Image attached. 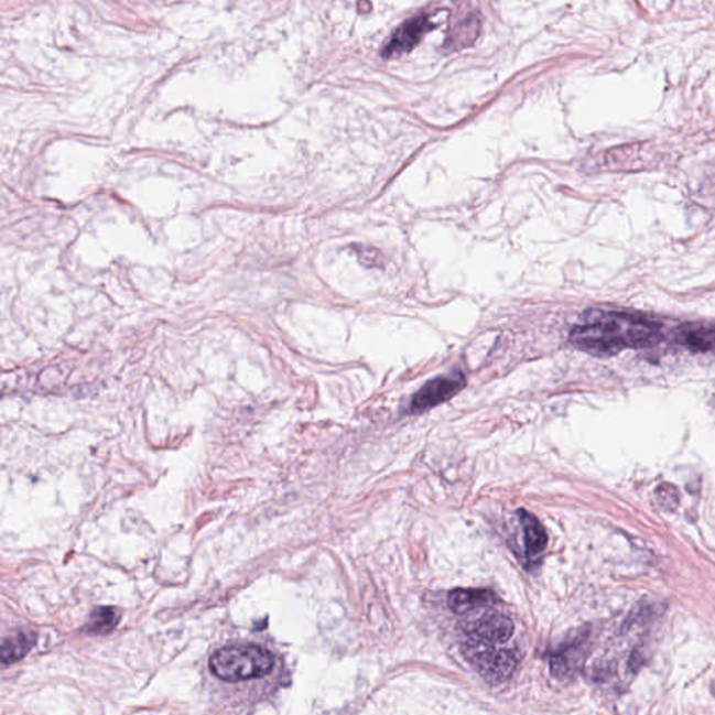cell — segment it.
Returning <instances> with one entry per match:
<instances>
[{"label":"cell","instance_id":"cell-3","mask_svg":"<svg viewBox=\"0 0 715 715\" xmlns=\"http://www.w3.org/2000/svg\"><path fill=\"white\" fill-rule=\"evenodd\" d=\"M463 652L466 659L472 662L475 671L492 685L510 680L520 662L518 650L500 649V646L479 644L463 640Z\"/></svg>","mask_w":715,"mask_h":715},{"label":"cell","instance_id":"cell-1","mask_svg":"<svg viewBox=\"0 0 715 715\" xmlns=\"http://www.w3.org/2000/svg\"><path fill=\"white\" fill-rule=\"evenodd\" d=\"M659 340L657 323L622 312L588 311L571 333L574 347L594 355L617 354Z\"/></svg>","mask_w":715,"mask_h":715},{"label":"cell","instance_id":"cell-11","mask_svg":"<svg viewBox=\"0 0 715 715\" xmlns=\"http://www.w3.org/2000/svg\"><path fill=\"white\" fill-rule=\"evenodd\" d=\"M121 610L113 607H102L94 609L90 618L86 624V630L93 635H108L111 633L119 622H121Z\"/></svg>","mask_w":715,"mask_h":715},{"label":"cell","instance_id":"cell-2","mask_svg":"<svg viewBox=\"0 0 715 715\" xmlns=\"http://www.w3.org/2000/svg\"><path fill=\"white\" fill-rule=\"evenodd\" d=\"M275 664L273 652L250 643L223 647L208 661L213 675L227 683L263 680L274 671Z\"/></svg>","mask_w":715,"mask_h":715},{"label":"cell","instance_id":"cell-10","mask_svg":"<svg viewBox=\"0 0 715 715\" xmlns=\"http://www.w3.org/2000/svg\"><path fill=\"white\" fill-rule=\"evenodd\" d=\"M34 643L35 635L31 633V631L19 630L4 638L2 651H0L3 664H12V662L23 660L33 649Z\"/></svg>","mask_w":715,"mask_h":715},{"label":"cell","instance_id":"cell-7","mask_svg":"<svg viewBox=\"0 0 715 715\" xmlns=\"http://www.w3.org/2000/svg\"><path fill=\"white\" fill-rule=\"evenodd\" d=\"M521 526H523V542L526 557L529 561H535L537 557L545 551L548 545V535L544 527L534 514L527 510L518 511Z\"/></svg>","mask_w":715,"mask_h":715},{"label":"cell","instance_id":"cell-6","mask_svg":"<svg viewBox=\"0 0 715 715\" xmlns=\"http://www.w3.org/2000/svg\"><path fill=\"white\" fill-rule=\"evenodd\" d=\"M433 28H435V22H433L432 15H419V18L409 20L391 36L389 43L384 46L383 55L393 57L407 54V52L415 48L420 44L422 36Z\"/></svg>","mask_w":715,"mask_h":715},{"label":"cell","instance_id":"cell-9","mask_svg":"<svg viewBox=\"0 0 715 715\" xmlns=\"http://www.w3.org/2000/svg\"><path fill=\"white\" fill-rule=\"evenodd\" d=\"M675 340L692 351L715 353V327L683 326L678 328Z\"/></svg>","mask_w":715,"mask_h":715},{"label":"cell","instance_id":"cell-8","mask_svg":"<svg viewBox=\"0 0 715 715\" xmlns=\"http://www.w3.org/2000/svg\"><path fill=\"white\" fill-rule=\"evenodd\" d=\"M495 602V595L487 589L457 588L447 595L448 607L457 614H467Z\"/></svg>","mask_w":715,"mask_h":715},{"label":"cell","instance_id":"cell-4","mask_svg":"<svg viewBox=\"0 0 715 715\" xmlns=\"http://www.w3.org/2000/svg\"><path fill=\"white\" fill-rule=\"evenodd\" d=\"M514 624L509 617L499 613L479 615L464 629V640L487 646H503L514 635Z\"/></svg>","mask_w":715,"mask_h":715},{"label":"cell","instance_id":"cell-5","mask_svg":"<svg viewBox=\"0 0 715 715\" xmlns=\"http://www.w3.org/2000/svg\"><path fill=\"white\" fill-rule=\"evenodd\" d=\"M464 388H466V376L461 370L440 376V378L427 382L419 393L412 397L410 411L412 414H419V412L435 409L461 393Z\"/></svg>","mask_w":715,"mask_h":715}]
</instances>
